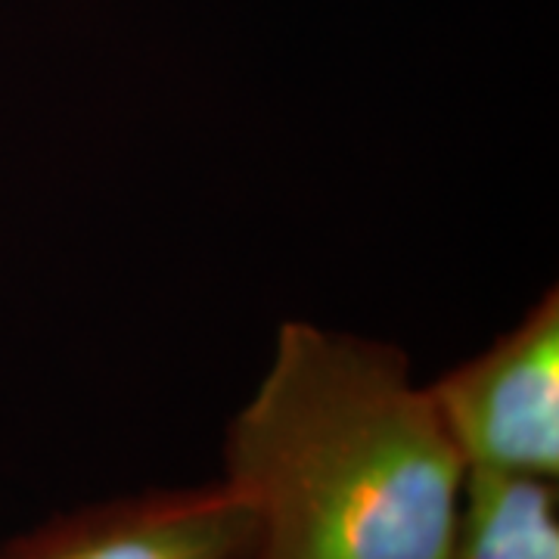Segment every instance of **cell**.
<instances>
[{
    "mask_svg": "<svg viewBox=\"0 0 559 559\" xmlns=\"http://www.w3.org/2000/svg\"><path fill=\"white\" fill-rule=\"evenodd\" d=\"M221 479L255 513L259 559H444L466 463L401 348L289 320Z\"/></svg>",
    "mask_w": 559,
    "mask_h": 559,
    "instance_id": "cell-1",
    "label": "cell"
},
{
    "mask_svg": "<svg viewBox=\"0 0 559 559\" xmlns=\"http://www.w3.org/2000/svg\"><path fill=\"white\" fill-rule=\"evenodd\" d=\"M466 473L559 476V299L429 385Z\"/></svg>",
    "mask_w": 559,
    "mask_h": 559,
    "instance_id": "cell-2",
    "label": "cell"
},
{
    "mask_svg": "<svg viewBox=\"0 0 559 559\" xmlns=\"http://www.w3.org/2000/svg\"><path fill=\"white\" fill-rule=\"evenodd\" d=\"M259 522L224 479L87 503L0 547V559H259Z\"/></svg>",
    "mask_w": 559,
    "mask_h": 559,
    "instance_id": "cell-3",
    "label": "cell"
},
{
    "mask_svg": "<svg viewBox=\"0 0 559 559\" xmlns=\"http://www.w3.org/2000/svg\"><path fill=\"white\" fill-rule=\"evenodd\" d=\"M444 559H559L557 479L466 473Z\"/></svg>",
    "mask_w": 559,
    "mask_h": 559,
    "instance_id": "cell-4",
    "label": "cell"
}]
</instances>
